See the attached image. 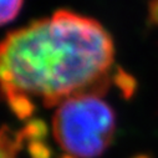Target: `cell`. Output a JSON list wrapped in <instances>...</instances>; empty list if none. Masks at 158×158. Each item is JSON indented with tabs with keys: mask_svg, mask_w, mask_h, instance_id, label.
<instances>
[{
	"mask_svg": "<svg viewBox=\"0 0 158 158\" xmlns=\"http://www.w3.org/2000/svg\"><path fill=\"white\" fill-rule=\"evenodd\" d=\"M61 158H75V157H72V156H70V154H66V156H64V157H61Z\"/></svg>",
	"mask_w": 158,
	"mask_h": 158,
	"instance_id": "6",
	"label": "cell"
},
{
	"mask_svg": "<svg viewBox=\"0 0 158 158\" xmlns=\"http://www.w3.org/2000/svg\"><path fill=\"white\" fill-rule=\"evenodd\" d=\"M29 151L32 158H50V149L40 139L29 141Z\"/></svg>",
	"mask_w": 158,
	"mask_h": 158,
	"instance_id": "5",
	"label": "cell"
},
{
	"mask_svg": "<svg viewBox=\"0 0 158 158\" xmlns=\"http://www.w3.org/2000/svg\"><path fill=\"white\" fill-rule=\"evenodd\" d=\"M113 65L107 30L95 19L59 10L0 41V92L24 118L34 100L50 107L80 95H103Z\"/></svg>",
	"mask_w": 158,
	"mask_h": 158,
	"instance_id": "1",
	"label": "cell"
},
{
	"mask_svg": "<svg viewBox=\"0 0 158 158\" xmlns=\"http://www.w3.org/2000/svg\"><path fill=\"white\" fill-rule=\"evenodd\" d=\"M24 141H26L24 131L13 133L8 127L0 128V158H16Z\"/></svg>",
	"mask_w": 158,
	"mask_h": 158,
	"instance_id": "3",
	"label": "cell"
},
{
	"mask_svg": "<svg viewBox=\"0 0 158 158\" xmlns=\"http://www.w3.org/2000/svg\"><path fill=\"white\" fill-rule=\"evenodd\" d=\"M102 95L89 94L60 103L52 117V132L66 154L95 158L111 144L116 116Z\"/></svg>",
	"mask_w": 158,
	"mask_h": 158,
	"instance_id": "2",
	"label": "cell"
},
{
	"mask_svg": "<svg viewBox=\"0 0 158 158\" xmlns=\"http://www.w3.org/2000/svg\"><path fill=\"white\" fill-rule=\"evenodd\" d=\"M24 0H0V25L14 20L19 14Z\"/></svg>",
	"mask_w": 158,
	"mask_h": 158,
	"instance_id": "4",
	"label": "cell"
}]
</instances>
